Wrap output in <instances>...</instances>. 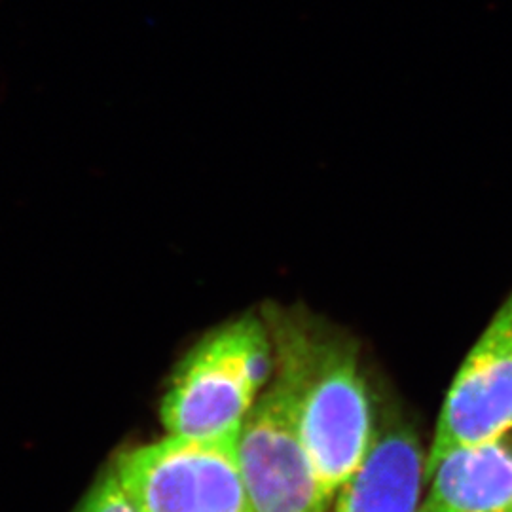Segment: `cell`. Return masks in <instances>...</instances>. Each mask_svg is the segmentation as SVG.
Masks as SVG:
<instances>
[{
  "label": "cell",
  "mask_w": 512,
  "mask_h": 512,
  "mask_svg": "<svg viewBox=\"0 0 512 512\" xmlns=\"http://www.w3.org/2000/svg\"><path fill=\"white\" fill-rule=\"evenodd\" d=\"M274 348V372L293 387L300 439L323 511L363 463L374 437V408L346 332L302 308L262 311Z\"/></svg>",
  "instance_id": "cell-1"
},
{
  "label": "cell",
  "mask_w": 512,
  "mask_h": 512,
  "mask_svg": "<svg viewBox=\"0 0 512 512\" xmlns=\"http://www.w3.org/2000/svg\"><path fill=\"white\" fill-rule=\"evenodd\" d=\"M274 348L264 321L243 315L209 332L177 366L162 401L171 435L234 433L274 372Z\"/></svg>",
  "instance_id": "cell-2"
},
{
  "label": "cell",
  "mask_w": 512,
  "mask_h": 512,
  "mask_svg": "<svg viewBox=\"0 0 512 512\" xmlns=\"http://www.w3.org/2000/svg\"><path fill=\"white\" fill-rule=\"evenodd\" d=\"M239 431L139 446L112 471L139 512H253L241 475Z\"/></svg>",
  "instance_id": "cell-3"
},
{
  "label": "cell",
  "mask_w": 512,
  "mask_h": 512,
  "mask_svg": "<svg viewBox=\"0 0 512 512\" xmlns=\"http://www.w3.org/2000/svg\"><path fill=\"white\" fill-rule=\"evenodd\" d=\"M238 452L253 512H325L300 439L293 387L277 372L241 423Z\"/></svg>",
  "instance_id": "cell-4"
},
{
  "label": "cell",
  "mask_w": 512,
  "mask_h": 512,
  "mask_svg": "<svg viewBox=\"0 0 512 512\" xmlns=\"http://www.w3.org/2000/svg\"><path fill=\"white\" fill-rule=\"evenodd\" d=\"M512 429V293L476 340L450 387L425 476L448 452L505 439Z\"/></svg>",
  "instance_id": "cell-5"
},
{
  "label": "cell",
  "mask_w": 512,
  "mask_h": 512,
  "mask_svg": "<svg viewBox=\"0 0 512 512\" xmlns=\"http://www.w3.org/2000/svg\"><path fill=\"white\" fill-rule=\"evenodd\" d=\"M425 454L414 429L387 414L363 463L336 494V512H418Z\"/></svg>",
  "instance_id": "cell-6"
},
{
  "label": "cell",
  "mask_w": 512,
  "mask_h": 512,
  "mask_svg": "<svg viewBox=\"0 0 512 512\" xmlns=\"http://www.w3.org/2000/svg\"><path fill=\"white\" fill-rule=\"evenodd\" d=\"M425 482L418 512H512V446L499 439L456 448Z\"/></svg>",
  "instance_id": "cell-7"
},
{
  "label": "cell",
  "mask_w": 512,
  "mask_h": 512,
  "mask_svg": "<svg viewBox=\"0 0 512 512\" xmlns=\"http://www.w3.org/2000/svg\"><path fill=\"white\" fill-rule=\"evenodd\" d=\"M76 512H139L122 490L114 473L101 478Z\"/></svg>",
  "instance_id": "cell-8"
}]
</instances>
